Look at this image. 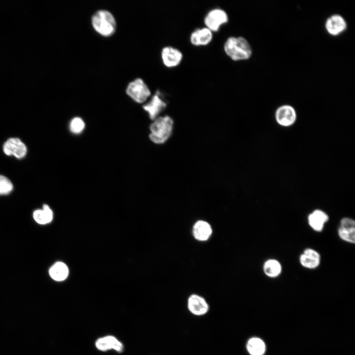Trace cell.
I'll list each match as a JSON object with an SVG mask.
<instances>
[{"label":"cell","mask_w":355,"mask_h":355,"mask_svg":"<svg viewBox=\"0 0 355 355\" xmlns=\"http://www.w3.org/2000/svg\"><path fill=\"white\" fill-rule=\"evenodd\" d=\"M225 53L233 60H248L252 55V50L248 41L243 36H230L224 44Z\"/></svg>","instance_id":"6da1fadb"},{"label":"cell","mask_w":355,"mask_h":355,"mask_svg":"<svg viewBox=\"0 0 355 355\" xmlns=\"http://www.w3.org/2000/svg\"><path fill=\"white\" fill-rule=\"evenodd\" d=\"M91 21L95 31L103 36H110L115 32V18L107 10L102 9L96 11L92 15Z\"/></svg>","instance_id":"7a4b0ae2"},{"label":"cell","mask_w":355,"mask_h":355,"mask_svg":"<svg viewBox=\"0 0 355 355\" xmlns=\"http://www.w3.org/2000/svg\"><path fill=\"white\" fill-rule=\"evenodd\" d=\"M174 121L170 116H158L150 126L149 138L155 143H164L172 135Z\"/></svg>","instance_id":"3957f363"},{"label":"cell","mask_w":355,"mask_h":355,"mask_svg":"<svg viewBox=\"0 0 355 355\" xmlns=\"http://www.w3.org/2000/svg\"><path fill=\"white\" fill-rule=\"evenodd\" d=\"M126 93L132 100L138 103L145 102L151 95V92L145 82L137 78L128 84Z\"/></svg>","instance_id":"277c9868"},{"label":"cell","mask_w":355,"mask_h":355,"mask_svg":"<svg viewBox=\"0 0 355 355\" xmlns=\"http://www.w3.org/2000/svg\"><path fill=\"white\" fill-rule=\"evenodd\" d=\"M206 27L212 32H216L223 24L228 21L226 12L220 8H215L210 10L204 18Z\"/></svg>","instance_id":"5b68a950"},{"label":"cell","mask_w":355,"mask_h":355,"mask_svg":"<svg viewBox=\"0 0 355 355\" xmlns=\"http://www.w3.org/2000/svg\"><path fill=\"white\" fill-rule=\"evenodd\" d=\"M167 103L159 90H157L150 100L143 105L151 120H154L165 109Z\"/></svg>","instance_id":"8992f818"},{"label":"cell","mask_w":355,"mask_h":355,"mask_svg":"<svg viewBox=\"0 0 355 355\" xmlns=\"http://www.w3.org/2000/svg\"><path fill=\"white\" fill-rule=\"evenodd\" d=\"M275 116L277 122L280 125L284 127L292 125L297 118L295 109L289 105H284L278 107Z\"/></svg>","instance_id":"52a82bcc"},{"label":"cell","mask_w":355,"mask_h":355,"mask_svg":"<svg viewBox=\"0 0 355 355\" xmlns=\"http://www.w3.org/2000/svg\"><path fill=\"white\" fill-rule=\"evenodd\" d=\"M324 27L329 35L332 36H338L346 31L348 24L346 20L342 15L335 14L327 18Z\"/></svg>","instance_id":"ba28073f"},{"label":"cell","mask_w":355,"mask_h":355,"mask_svg":"<svg viewBox=\"0 0 355 355\" xmlns=\"http://www.w3.org/2000/svg\"><path fill=\"white\" fill-rule=\"evenodd\" d=\"M4 153L8 155H13L17 158H23L27 154L26 145L18 138H11L8 139L3 146Z\"/></svg>","instance_id":"9c48e42d"},{"label":"cell","mask_w":355,"mask_h":355,"mask_svg":"<svg viewBox=\"0 0 355 355\" xmlns=\"http://www.w3.org/2000/svg\"><path fill=\"white\" fill-rule=\"evenodd\" d=\"M339 237L348 243L354 244L355 242V222L349 217H344L340 222L338 229Z\"/></svg>","instance_id":"30bf717a"},{"label":"cell","mask_w":355,"mask_h":355,"mask_svg":"<svg viewBox=\"0 0 355 355\" xmlns=\"http://www.w3.org/2000/svg\"><path fill=\"white\" fill-rule=\"evenodd\" d=\"M182 57V54L179 50L171 46H165L161 51L163 63L167 67H174L178 65Z\"/></svg>","instance_id":"8fae6325"},{"label":"cell","mask_w":355,"mask_h":355,"mask_svg":"<svg viewBox=\"0 0 355 355\" xmlns=\"http://www.w3.org/2000/svg\"><path fill=\"white\" fill-rule=\"evenodd\" d=\"M301 265L308 269H315L320 264V256L315 250L307 248L304 249L299 257Z\"/></svg>","instance_id":"7c38bea8"},{"label":"cell","mask_w":355,"mask_h":355,"mask_svg":"<svg viewBox=\"0 0 355 355\" xmlns=\"http://www.w3.org/2000/svg\"><path fill=\"white\" fill-rule=\"evenodd\" d=\"M213 32L207 27L197 28L190 35L191 43L195 46L208 44L213 39Z\"/></svg>","instance_id":"4fadbf2b"},{"label":"cell","mask_w":355,"mask_h":355,"mask_svg":"<svg viewBox=\"0 0 355 355\" xmlns=\"http://www.w3.org/2000/svg\"><path fill=\"white\" fill-rule=\"evenodd\" d=\"M328 219V215L323 211L319 209L314 210L308 217L309 225L317 232H321L323 230Z\"/></svg>","instance_id":"5bb4252c"},{"label":"cell","mask_w":355,"mask_h":355,"mask_svg":"<svg viewBox=\"0 0 355 355\" xmlns=\"http://www.w3.org/2000/svg\"><path fill=\"white\" fill-rule=\"evenodd\" d=\"M189 310L195 315H202L209 310V306L206 300L201 296L193 294L188 299Z\"/></svg>","instance_id":"9a60e30c"},{"label":"cell","mask_w":355,"mask_h":355,"mask_svg":"<svg viewBox=\"0 0 355 355\" xmlns=\"http://www.w3.org/2000/svg\"><path fill=\"white\" fill-rule=\"evenodd\" d=\"M96 346L97 349L103 351L114 349L120 352L123 348L122 343L112 336H107L98 339L96 342Z\"/></svg>","instance_id":"2e32d148"},{"label":"cell","mask_w":355,"mask_h":355,"mask_svg":"<svg viewBox=\"0 0 355 355\" xmlns=\"http://www.w3.org/2000/svg\"><path fill=\"white\" fill-rule=\"evenodd\" d=\"M212 233L210 225L206 221L199 220L194 225L193 234L194 238L199 241L207 240Z\"/></svg>","instance_id":"e0dca14e"},{"label":"cell","mask_w":355,"mask_h":355,"mask_svg":"<svg viewBox=\"0 0 355 355\" xmlns=\"http://www.w3.org/2000/svg\"><path fill=\"white\" fill-rule=\"evenodd\" d=\"M50 277L57 281L65 280L68 276L69 270L67 265L62 262L55 263L49 271Z\"/></svg>","instance_id":"ac0fdd59"},{"label":"cell","mask_w":355,"mask_h":355,"mask_svg":"<svg viewBox=\"0 0 355 355\" xmlns=\"http://www.w3.org/2000/svg\"><path fill=\"white\" fill-rule=\"evenodd\" d=\"M264 274L270 278L279 276L282 270L281 263L276 259H270L266 260L263 267Z\"/></svg>","instance_id":"d6986e66"},{"label":"cell","mask_w":355,"mask_h":355,"mask_svg":"<svg viewBox=\"0 0 355 355\" xmlns=\"http://www.w3.org/2000/svg\"><path fill=\"white\" fill-rule=\"evenodd\" d=\"M35 220L40 224L50 222L53 218V213L47 205H44L42 209L36 210L33 213Z\"/></svg>","instance_id":"ffe728a7"},{"label":"cell","mask_w":355,"mask_h":355,"mask_svg":"<svg viewBox=\"0 0 355 355\" xmlns=\"http://www.w3.org/2000/svg\"><path fill=\"white\" fill-rule=\"evenodd\" d=\"M247 349L251 355H263L265 351V345L261 339L252 338L248 341Z\"/></svg>","instance_id":"44dd1931"},{"label":"cell","mask_w":355,"mask_h":355,"mask_svg":"<svg viewBox=\"0 0 355 355\" xmlns=\"http://www.w3.org/2000/svg\"><path fill=\"white\" fill-rule=\"evenodd\" d=\"M85 128V123L83 120L79 117L72 119L70 123V130L73 134L81 133Z\"/></svg>","instance_id":"7402d4cb"},{"label":"cell","mask_w":355,"mask_h":355,"mask_svg":"<svg viewBox=\"0 0 355 355\" xmlns=\"http://www.w3.org/2000/svg\"><path fill=\"white\" fill-rule=\"evenodd\" d=\"M13 189V184L6 177L0 175V195L7 194Z\"/></svg>","instance_id":"603a6c76"}]
</instances>
